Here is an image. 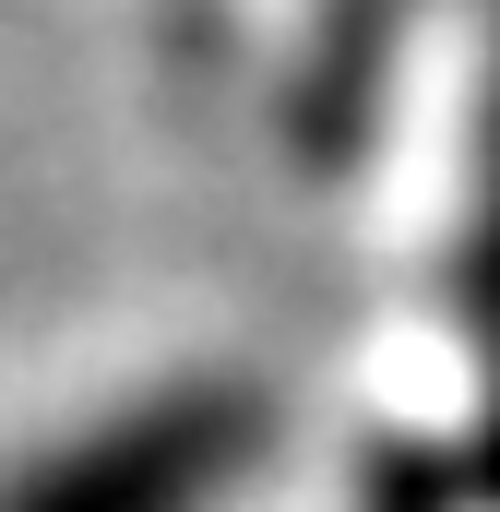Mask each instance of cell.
I'll list each match as a JSON object with an SVG mask.
<instances>
[{
  "mask_svg": "<svg viewBox=\"0 0 500 512\" xmlns=\"http://www.w3.org/2000/svg\"><path fill=\"white\" fill-rule=\"evenodd\" d=\"M262 453H274V393L239 370H203L36 453L24 477H0V512H215Z\"/></svg>",
  "mask_w": 500,
  "mask_h": 512,
  "instance_id": "6da1fadb",
  "label": "cell"
},
{
  "mask_svg": "<svg viewBox=\"0 0 500 512\" xmlns=\"http://www.w3.org/2000/svg\"><path fill=\"white\" fill-rule=\"evenodd\" d=\"M405 24H417V0H322V24H310V60H298V143L310 155H334L346 131L370 120L381 72H393V48H405Z\"/></svg>",
  "mask_w": 500,
  "mask_h": 512,
  "instance_id": "7a4b0ae2",
  "label": "cell"
},
{
  "mask_svg": "<svg viewBox=\"0 0 500 512\" xmlns=\"http://www.w3.org/2000/svg\"><path fill=\"white\" fill-rule=\"evenodd\" d=\"M465 310L500 334V96H489V167H477V215H465Z\"/></svg>",
  "mask_w": 500,
  "mask_h": 512,
  "instance_id": "3957f363",
  "label": "cell"
},
{
  "mask_svg": "<svg viewBox=\"0 0 500 512\" xmlns=\"http://www.w3.org/2000/svg\"><path fill=\"white\" fill-rule=\"evenodd\" d=\"M381 512H441V501H429V477H405V465H393V477H381Z\"/></svg>",
  "mask_w": 500,
  "mask_h": 512,
  "instance_id": "277c9868",
  "label": "cell"
},
{
  "mask_svg": "<svg viewBox=\"0 0 500 512\" xmlns=\"http://www.w3.org/2000/svg\"><path fill=\"white\" fill-rule=\"evenodd\" d=\"M477 501H500V405H489V429H477Z\"/></svg>",
  "mask_w": 500,
  "mask_h": 512,
  "instance_id": "5b68a950",
  "label": "cell"
}]
</instances>
